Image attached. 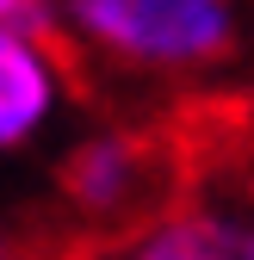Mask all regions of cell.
<instances>
[{
  "instance_id": "1",
  "label": "cell",
  "mask_w": 254,
  "mask_h": 260,
  "mask_svg": "<svg viewBox=\"0 0 254 260\" xmlns=\"http://www.w3.org/2000/svg\"><path fill=\"white\" fill-rule=\"evenodd\" d=\"M186 149L174 124H131V130H100L87 137L56 174L62 199V230L38 236L25 254L31 260H112L143 248L162 223L186 205Z\"/></svg>"
},
{
  "instance_id": "2",
  "label": "cell",
  "mask_w": 254,
  "mask_h": 260,
  "mask_svg": "<svg viewBox=\"0 0 254 260\" xmlns=\"http://www.w3.org/2000/svg\"><path fill=\"white\" fill-rule=\"evenodd\" d=\"M168 124L193 186L186 205L124 260H254V93H211Z\"/></svg>"
},
{
  "instance_id": "3",
  "label": "cell",
  "mask_w": 254,
  "mask_h": 260,
  "mask_svg": "<svg viewBox=\"0 0 254 260\" xmlns=\"http://www.w3.org/2000/svg\"><path fill=\"white\" fill-rule=\"evenodd\" d=\"M81 38L143 75H193L236 50V0H62Z\"/></svg>"
},
{
  "instance_id": "4",
  "label": "cell",
  "mask_w": 254,
  "mask_h": 260,
  "mask_svg": "<svg viewBox=\"0 0 254 260\" xmlns=\"http://www.w3.org/2000/svg\"><path fill=\"white\" fill-rule=\"evenodd\" d=\"M50 112V50L0 31V149L25 143Z\"/></svg>"
},
{
  "instance_id": "5",
  "label": "cell",
  "mask_w": 254,
  "mask_h": 260,
  "mask_svg": "<svg viewBox=\"0 0 254 260\" xmlns=\"http://www.w3.org/2000/svg\"><path fill=\"white\" fill-rule=\"evenodd\" d=\"M0 31H19V38L44 44V50H50V62H69V81H75V87H87V81H81V62H87V56L75 50L69 31L50 19L44 0H0Z\"/></svg>"
},
{
  "instance_id": "6",
  "label": "cell",
  "mask_w": 254,
  "mask_h": 260,
  "mask_svg": "<svg viewBox=\"0 0 254 260\" xmlns=\"http://www.w3.org/2000/svg\"><path fill=\"white\" fill-rule=\"evenodd\" d=\"M0 260H31V254H25L19 242H7V236H0Z\"/></svg>"
}]
</instances>
